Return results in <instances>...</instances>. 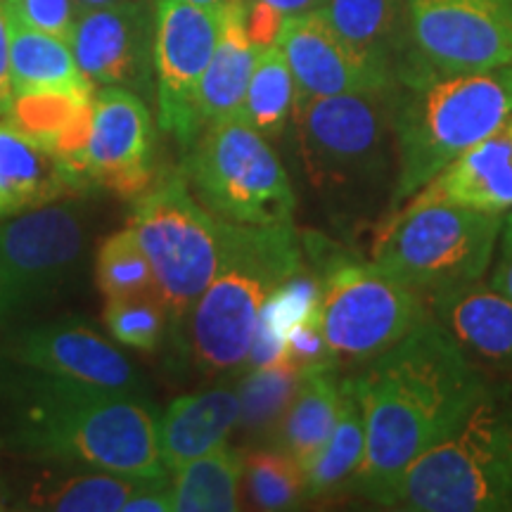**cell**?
Returning <instances> with one entry per match:
<instances>
[{
	"label": "cell",
	"mask_w": 512,
	"mask_h": 512,
	"mask_svg": "<svg viewBox=\"0 0 512 512\" xmlns=\"http://www.w3.org/2000/svg\"><path fill=\"white\" fill-rule=\"evenodd\" d=\"M489 377L430 313L366 361L354 375L366 413V458L351 479L356 494L389 510L408 470L458 430Z\"/></svg>",
	"instance_id": "cell-1"
},
{
	"label": "cell",
	"mask_w": 512,
	"mask_h": 512,
	"mask_svg": "<svg viewBox=\"0 0 512 512\" xmlns=\"http://www.w3.org/2000/svg\"><path fill=\"white\" fill-rule=\"evenodd\" d=\"M17 444L133 479L166 477L159 422L133 394L46 375L29 384Z\"/></svg>",
	"instance_id": "cell-2"
},
{
	"label": "cell",
	"mask_w": 512,
	"mask_h": 512,
	"mask_svg": "<svg viewBox=\"0 0 512 512\" xmlns=\"http://www.w3.org/2000/svg\"><path fill=\"white\" fill-rule=\"evenodd\" d=\"M387 95L294 98L306 176L347 221L366 223L392 204L396 147Z\"/></svg>",
	"instance_id": "cell-3"
},
{
	"label": "cell",
	"mask_w": 512,
	"mask_h": 512,
	"mask_svg": "<svg viewBox=\"0 0 512 512\" xmlns=\"http://www.w3.org/2000/svg\"><path fill=\"white\" fill-rule=\"evenodd\" d=\"M389 110L396 147V185L387 214L392 216L512 114V64L396 86Z\"/></svg>",
	"instance_id": "cell-4"
},
{
	"label": "cell",
	"mask_w": 512,
	"mask_h": 512,
	"mask_svg": "<svg viewBox=\"0 0 512 512\" xmlns=\"http://www.w3.org/2000/svg\"><path fill=\"white\" fill-rule=\"evenodd\" d=\"M302 271V240L290 223H223L219 271L190 313L192 354L202 373L245 368L266 299Z\"/></svg>",
	"instance_id": "cell-5"
},
{
	"label": "cell",
	"mask_w": 512,
	"mask_h": 512,
	"mask_svg": "<svg viewBox=\"0 0 512 512\" xmlns=\"http://www.w3.org/2000/svg\"><path fill=\"white\" fill-rule=\"evenodd\" d=\"M389 510L512 512V377H489L458 430L408 470Z\"/></svg>",
	"instance_id": "cell-6"
},
{
	"label": "cell",
	"mask_w": 512,
	"mask_h": 512,
	"mask_svg": "<svg viewBox=\"0 0 512 512\" xmlns=\"http://www.w3.org/2000/svg\"><path fill=\"white\" fill-rule=\"evenodd\" d=\"M505 214L453 202H406L387 216L370 259L422 299L482 280Z\"/></svg>",
	"instance_id": "cell-7"
},
{
	"label": "cell",
	"mask_w": 512,
	"mask_h": 512,
	"mask_svg": "<svg viewBox=\"0 0 512 512\" xmlns=\"http://www.w3.org/2000/svg\"><path fill=\"white\" fill-rule=\"evenodd\" d=\"M183 178L211 214L240 226H283L297 209L273 147L240 114L204 126L190 145Z\"/></svg>",
	"instance_id": "cell-8"
},
{
	"label": "cell",
	"mask_w": 512,
	"mask_h": 512,
	"mask_svg": "<svg viewBox=\"0 0 512 512\" xmlns=\"http://www.w3.org/2000/svg\"><path fill=\"white\" fill-rule=\"evenodd\" d=\"M223 219L192 195L183 176L157 183L133 207V228L155 275V294L174 320L192 313L221 264Z\"/></svg>",
	"instance_id": "cell-9"
},
{
	"label": "cell",
	"mask_w": 512,
	"mask_h": 512,
	"mask_svg": "<svg viewBox=\"0 0 512 512\" xmlns=\"http://www.w3.org/2000/svg\"><path fill=\"white\" fill-rule=\"evenodd\" d=\"M318 271L320 325L335 363H366L399 342L427 316L418 292L373 259L323 254Z\"/></svg>",
	"instance_id": "cell-10"
},
{
	"label": "cell",
	"mask_w": 512,
	"mask_h": 512,
	"mask_svg": "<svg viewBox=\"0 0 512 512\" xmlns=\"http://www.w3.org/2000/svg\"><path fill=\"white\" fill-rule=\"evenodd\" d=\"M512 64V0H408V50L396 81L422 86Z\"/></svg>",
	"instance_id": "cell-11"
},
{
	"label": "cell",
	"mask_w": 512,
	"mask_h": 512,
	"mask_svg": "<svg viewBox=\"0 0 512 512\" xmlns=\"http://www.w3.org/2000/svg\"><path fill=\"white\" fill-rule=\"evenodd\" d=\"M221 8L159 0L155 8L157 112L162 131L190 147L204 131L202 81L214 55Z\"/></svg>",
	"instance_id": "cell-12"
},
{
	"label": "cell",
	"mask_w": 512,
	"mask_h": 512,
	"mask_svg": "<svg viewBox=\"0 0 512 512\" xmlns=\"http://www.w3.org/2000/svg\"><path fill=\"white\" fill-rule=\"evenodd\" d=\"M81 223L69 207L0 219V320L36 302L79 259Z\"/></svg>",
	"instance_id": "cell-13"
},
{
	"label": "cell",
	"mask_w": 512,
	"mask_h": 512,
	"mask_svg": "<svg viewBox=\"0 0 512 512\" xmlns=\"http://www.w3.org/2000/svg\"><path fill=\"white\" fill-rule=\"evenodd\" d=\"M294 76V98L320 95H387L399 81L392 72L366 60L330 27L320 10L285 19L278 43Z\"/></svg>",
	"instance_id": "cell-14"
},
{
	"label": "cell",
	"mask_w": 512,
	"mask_h": 512,
	"mask_svg": "<svg viewBox=\"0 0 512 512\" xmlns=\"http://www.w3.org/2000/svg\"><path fill=\"white\" fill-rule=\"evenodd\" d=\"M69 46L91 83L143 91L155 72V15L145 0L81 10Z\"/></svg>",
	"instance_id": "cell-15"
},
{
	"label": "cell",
	"mask_w": 512,
	"mask_h": 512,
	"mask_svg": "<svg viewBox=\"0 0 512 512\" xmlns=\"http://www.w3.org/2000/svg\"><path fill=\"white\" fill-rule=\"evenodd\" d=\"M155 128L140 95L107 86L93 98L86 169L93 183L121 197L143 195L150 185Z\"/></svg>",
	"instance_id": "cell-16"
},
{
	"label": "cell",
	"mask_w": 512,
	"mask_h": 512,
	"mask_svg": "<svg viewBox=\"0 0 512 512\" xmlns=\"http://www.w3.org/2000/svg\"><path fill=\"white\" fill-rule=\"evenodd\" d=\"M425 304L486 375L512 377V299L482 278L427 297Z\"/></svg>",
	"instance_id": "cell-17"
},
{
	"label": "cell",
	"mask_w": 512,
	"mask_h": 512,
	"mask_svg": "<svg viewBox=\"0 0 512 512\" xmlns=\"http://www.w3.org/2000/svg\"><path fill=\"white\" fill-rule=\"evenodd\" d=\"M17 354L38 373L110 392L133 394L140 382L126 356L81 323H50L31 330L19 342Z\"/></svg>",
	"instance_id": "cell-18"
},
{
	"label": "cell",
	"mask_w": 512,
	"mask_h": 512,
	"mask_svg": "<svg viewBox=\"0 0 512 512\" xmlns=\"http://www.w3.org/2000/svg\"><path fill=\"white\" fill-rule=\"evenodd\" d=\"M411 200H441L508 214L512 209V114Z\"/></svg>",
	"instance_id": "cell-19"
},
{
	"label": "cell",
	"mask_w": 512,
	"mask_h": 512,
	"mask_svg": "<svg viewBox=\"0 0 512 512\" xmlns=\"http://www.w3.org/2000/svg\"><path fill=\"white\" fill-rule=\"evenodd\" d=\"M238 418V389L219 387L176 399L159 422V453L166 472H178L226 444Z\"/></svg>",
	"instance_id": "cell-20"
},
{
	"label": "cell",
	"mask_w": 512,
	"mask_h": 512,
	"mask_svg": "<svg viewBox=\"0 0 512 512\" xmlns=\"http://www.w3.org/2000/svg\"><path fill=\"white\" fill-rule=\"evenodd\" d=\"M74 188L60 159L12 121H0V219L48 207Z\"/></svg>",
	"instance_id": "cell-21"
},
{
	"label": "cell",
	"mask_w": 512,
	"mask_h": 512,
	"mask_svg": "<svg viewBox=\"0 0 512 512\" xmlns=\"http://www.w3.org/2000/svg\"><path fill=\"white\" fill-rule=\"evenodd\" d=\"M256 55L245 29V0H226L221 5V27L216 38L207 74L202 81V119L204 126L228 117H238L252 79Z\"/></svg>",
	"instance_id": "cell-22"
},
{
	"label": "cell",
	"mask_w": 512,
	"mask_h": 512,
	"mask_svg": "<svg viewBox=\"0 0 512 512\" xmlns=\"http://www.w3.org/2000/svg\"><path fill=\"white\" fill-rule=\"evenodd\" d=\"M320 15L356 53L396 79L408 50V0H325Z\"/></svg>",
	"instance_id": "cell-23"
},
{
	"label": "cell",
	"mask_w": 512,
	"mask_h": 512,
	"mask_svg": "<svg viewBox=\"0 0 512 512\" xmlns=\"http://www.w3.org/2000/svg\"><path fill=\"white\" fill-rule=\"evenodd\" d=\"M339 403H342V377L335 373V366L306 370L297 394L273 432L275 448L290 453L306 472L335 430Z\"/></svg>",
	"instance_id": "cell-24"
},
{
	"label": "cell",
	"mask_w": 512,
	"mask_h": 512,
	"mask_svg": "<svg viewBox=\"0 0 512 512\" xmlns=\"http://www.w3.org/2000/svg\"><path fill=\"white\" fill-rule=\"evenodd\" d=\"M10 64L15 95L36 91L93 93L64 38L43 34L10 19Z\"/></svg>",
	"instance_id": "cell-25"
},
{
	"label": "cell",
	"mask_w": 512,
	"mask_h": 512,
	"mask_svg": "<svg viewBox=\"0 0 512 512\" xmlns=\"http://www.w3.org/2000/svg\"><path fill=\"white\" fill-rule=\"evenodd\" d=\"M366 458V413L354 375L342 377V403L335 430L306 467V501L328 496L351 479Z\"/></svg>",
	"instance_id": "cell-26"
},
{
	"label": "cell",
	"mask_w": 512,
	"mask_h": 512,
	"mask_svg": "<svg viewBox=\"0 0 512 512\" xmlns=\"http://www.w3.org/2000/svg\"><path fill=\"white\" fill-rule=\"evenodd\" d=\"M176 512H233L240 510L242 453L226 444L195 458L174 472Z\"/></svg>",
	"instance_id": "cell-27"
},
{
	"label": "cell",
	"mask_w": 512,
	"mask_h": 512,
	"mask_svg": "<svg viewBox=\"0 0 512 512\" xmlns=\"http://www.w3.org/2000/svg\"><path fill=\"white\" fill-rule=\"evenodd\" d=\"M320 285L316 275L297 273L266 299L259 313L254 342L249 349L245 368H261L285 358V339L294 323L318 311Z\"/></svg>",
	"instance_id": "cell-28"
},
{
	"label": "cell",
	"mask_w": 512,
	"mask_h": 512,
	"mask_svg": "<svg viewBox=\"0 0 512 512\" xmlns=\"http://www.w3.org/2000/svg\"><path fill=\"white\" fill-rule=\"evenodd\" d=\"M304 375L306 370L292 363L290 358L247 370L238 387L240 430L249 437H264L268 432H275Z\"/></svg>",
	"instance_id": "cell-29"
},
{
	"label": "cell",
	"mask_w": 512,
	"mask_h": 512,
	"mask_svg": "<svg viewBox=\"0 0 512 512\" xmlns=\"http://www.w3.org/2000/svg\"><path fill=\"white\" fill-rule=\"evenodd\" d=\"M294 95H297V88H294V76L283 50L278 46L261 48L240 117L264 138L280 136L294 110Z\"/></svg>",
	"instance_id": "cell-30"
},
{
	"label": "cell",
	"mask_w": 512,
	"mask_h": 512,
	"mask_svg": "<svg viewBox=\"0 0 512 512\" xmlns=\"http://www.w3.org/2000/svg\"><path fill=\"white\" fill-rule=\"evenodd\" d=\"M249 501L259 510H292L306 501V472L280 448H256L242 456Z\"/></svg>",
	"instance_id": "cell-31"
},
{
	"label": "cell",
	"mask_w": 512,
	"mask_h": 512,
	"mask_svg": "<svg viewBox=\"0 0 512 512\" xmlns=\"http://www.w3.org/2000/svg\"><path fill=\"white\" fill-rule=\"evenodd\" d=\"M95 278L107 299L155 294V275H152L150 261H147L133 228L119 230L105 240L98 252Z\"/></svg>",
	"instance_id": "cell-32"
},
{
	"label": "cell",
	"mask_w": 512,
	"mask_h": 512,
	"mask_svg": "<svg viewBox=\"0 0 512 512\" xmlns=\"http://www.w3.org/2000/svg\"><path fill=\"white\" fill-rule=\"evenodd\" d=\"M140 482L143 479L114 475V472L79 475L46 489L34 498V505L55 512H119L124 510V503Z\"/></svg>",
	"instance_id": "cell-33"
},
{
	"label": "cell",
	"mask_w": 512,
	"mask_h": 512,
	"mask_svg": "<svg viewBox=\"0 0 512 512\" xmlns=\"http://www.w3.org/2000/svg\"><path fill=\"white\" fill-rule=\"evenodd\" d=\"M105 325L121 344L133 349L152 351L164 328V309L155 294L107 299Z\"/></svg>",
	"instance_id": "cell-34"
},
{
	"label": "cell",
	"mask_w": 512,
	"mask_h": 512,
	"mask_svg": "<svg viewBox=\"0 0 512 512\" xmlns=\"http://www.w3.org/2000/svg\"><path fill=\"white\" fill-rule=\"evenodd\" d=\"M5 8L15 22L64 41L72 38L76 17L81 12L76 0H5Z\"/></svg>",
	"instance_id": "cell-35"
},
{
	"label": "cell",
	"mask_w": 512,
	"mask_h": 512,
	"mask_svg": "<svg viewBox=\"0 0 512 512\" xmlns=\"http://www.w3.org/2000/svg\"><path fill=\"white\" fill-rule=\"evenodd\" d=\"M285 358L302 366L304 370L320 366H337L332 361L328 344H325L323 325H320V311H313L311 316L292 325L285 339Z\"/></svg>",
	"instance_id": "cell-36"
},
{
	"label": "cell",
	"mask_w": 512,
	"mask_h": 512,
	"mask_svg": "<svg viewBox=\"0 0 512 512\" xmlns=\"http://www.w3.org/2000/svg\"><path fill=\"white\" fill-rule=\"evenodd\" d=\"M285 15L261 0H245V29L256 48H268L278 43Z\"/></svg>",
	"instance_id": "cell-37"
},
{
	"label": "cell",
	"mask_w": 512,
	"mask_h": 512,
	"mask_svg": "<svg viewBox=\"0 0 512 512\" xmlns=\"http://www.w3.org/2000/svg\"><path fill=\"white\" fill-rule=\"evenodd\" d=\"M166 477L159 479H143L136 486L128 501L124 503V512H171L174 510V494L164 482Z\"/></svg>",
	"instance_id": "cell-38"
},
{
	"label": "cell",
	"mask_w": 512,
	"mask_h": 512,
	"mask_svg": "<svg viewBox=\"0 0 512 512\" xmlns=\"http://www.w3.org/2000/svg\"><path fill=\"white\" fill-rule=\"evenodd\" d=\"M15 100L12 88V64H10V15L5 0H0V117L10 112Z\"/></svg>",
	"instance_id": "cell-39"
},
{
	"label": "cell",
	"mask_w": 512,
	"mask_h": 512,
	"mask_svg": "<svg viewBox=\"0 0 512 512\" xmlns=\"http://www.w3.org/2000/svg\"><path fill=\"white\" fill-rule=\"evenodd\" d=\"M494 271H491L489 283L501 290L505 297L512 299V209L505 214V223L501 230V240H498L496 256H494Z\"/></svg>",
	"instance_id": "cell-40"
},
{
	"label": "cell",
	"mask_w": 512,
	"mask_h": 512,
	"mask_svg": "<svg viewBox=\"0 0 512 512\" xmlns=\"http://www.w3.org/2000/svg\"><path fill=\"white\" fill-rule=\"evenodd\" d=\"M261 3L271 5V8L283 12L285 17H292V15H304V12L320 10V5H323L325 0H261Z\"/></svg>",
	"instance_id": "cell-41"
},
{
	"label": "cell",
	"mask_w": 512,
	"mask_h": 512,
	"mask_svg": "<svg viewBox=\"0 0 512 512\" xmlns=\"http://www.w3.org/2000/svg\"><path fill=\"white\" fill-rule=\"evenodd\" d=\"M128 3V0H76L79 10H95V8H107V5H119Z\"/></svg>",
	"instance_id": "cell-42"
},
{
	"label": "cell",
	"mask_w": 512,
	"mask_h": 512,
	"mask_svg": "<svg viewBox=\"0 0 512 512\" xmlns=\"http://www.w3.org/2000/svg\"><path fill=\"white\" fill-rule=\"evenodd\" d=\"M188 3H195V5H202V8H221L226 0H188Z\"/></svg>",
	"instance_id": "cell-43"
},
{
	"label": "cell",
	"mask_w": 512,
	"mask_h": 512,
	"mask_svg": "<svg viewBox=\"0 0 512 512\" xmlns=\"http://www.w3.org/2000/svg\"><path fill=\"white\" fill-rule=\"evenodd\" d=\"M5 508V505H3V498H0V510H3Z\"/></svg>",
	"instance_id": "cell-44"
}]
</instances>
